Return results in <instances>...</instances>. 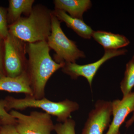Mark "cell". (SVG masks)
I'll return each mask as SVG.
<instances>
[{
    "label": "cell",
    "mask_w": 134,
    "mask_h": 134,
    "mask_svg": "<svg viewBox=\"0 0 134 134\" xmlns=\"http://www.w3.org/2000/svg\"><path fill=\"white\" fill-rule=\"evenodd\" d=\"M34 0H9L7 8V21L10 25L21 17L22 14L29 16L33 8Z\"/></svg>",
    "instance_id": "14"
},
{
    "label": "cell",
    "mask_w": 134,
    "mask_h": 134,
    "mask_svg": "<svg viewBox=\"0 0 134 134\" xmlns=\"http://www.w3.org/2000/svg\"><path fill=\"white\" fill-rule=\"evenodd\" d=\"M26 49L29 58L26 72L33 93L32 97L41 99L45 97V87L48 80L65 63H58L53 59L47 41L26 43Z\"/></svg>",
    "instance_id": "1"
},
{
    "label": "cell",
    "mask_w": 134,
    "mask_h": 134,
    "mask_svg": "<svg viewBox=\"0 0 134 134\" xmlns=\"http://www.w3.org/2000/svg\"><path fill=\"white\" fill-rule=\"evenodd\" d=\"M0 91L24 93L26 96H33L30 81L26 72L15 77L6 76L0 78Z\"/></svg>",
    "instance_id": "10"
},
{
    "label": "cell",
    "mask_w": 134,
    "mask_h": 134,
    "mask_svg": "<svg viewBox=\"0 0 134 134\" xmlns=\"http://www.w3.org/2000/svg\"><path fill=\"white\" fill-rule=\"evenodd\" d=\"M120 134V133H119V134Z\"/></svg>",
    "instance_id": "23"
},
{
    "label": "cell",
    "mask_w": 134,
    "mask_h": 134,
    "mask_svg": "<svg viewBox=\"0 0 134 134\" xmlns=\"http://www.w3.org/2000/svg\"><path fill=\"white\" fill-rule=\"evenodd\" d=\"M134 86V54L126 65L124 77L120 83V88L125 97L132 92Z\"/></svg>",
    "instance_id": "15"
},
{
    "label": "cell",
    "mask_w": 134,
    "mask_h": 134,
    "mask_svg": "<svg viewBox=\"0 0 134 134\" xmlns=\"http://www.w3.org/2000/svg\"><path fill=\"white\" fill-rule=\"evenodd\" d=\"M75 125V121L69 119L65 122L54 125V130L57 134H76Z\"/></svg>",
    "instance_id": "16"
},
{
    "label": "cell",
    "mask_w": 134,
    "mask_h": 134,
    "mask_svg": "<svg viewBox=\"0 0 134 134\" xmlns=\"http://www.w3.org/2000/svg\"><path fill=\"white\" fill-rule=\"evenodd\" d=\"M2 125L1 122V121H0V129H1V128Z\"/></svg>",
    "instance_id": "22"
},
{
    "label": "cell",
    "mask_w": 134,
    "mask_h": 134,
    "mask_svg": "<svg viewBox=\"0 0 134 134\" xmlns=\"http://www.w3.org/2000/svg\"><path fill=\"white\" fill-rule=\"evenodd\" d=\"M6 110H23L28 108H39L50 115L57 117L59 122H65L71 116V113L79 109L78 103L66 99L60 102L51 101L44 97L36 99L32 97L26 96L24 98L17 99L8 96L5 99Z\"/></svg>",
    "instance_id": "3"
},
{
    "label": "cell",
    "mask_w": 134,
    "mask_h": 134,
    "mask_svg": "<svg viewBox=\"0 0 134 134\" xmlns=\"http://www.w3.org/2000/svg\"><path fill=\"white\" fill-rule=\"evenodd\" d=\"M53 2L55 9L68 12L72 17L82 20L83 13L92 6L90 0H55Z\"/></svg>",
    "instance_id": "13"
},
{
    "label": "cell",
    "mask_w": 134,
    "mask_h": 134,
    "mask_svg": "<svg viewBox=\"0 0 134 134\" xmlns=\"http://www.w3.org/2000/svg\"><path fill=\"white\" fill-rule=\"evenodd\" d=\"M112 108L113 118L106 134H118L120 127L127 115L134 111V92L123 97L121 100H113Z\"/></svg>",
    "instance_id": "9"
},
{
    "label": "cell",
    "mask_w": 134,
    "mask_h": 134,
    "mask_svg": "<svg viewBox=\"0 0 134 134\" xmlns=\"http://www.w3.org/2000/svg\"><path fill=\"white\" fill-rule=\"evenodd\" d=\"M6 102L5 99L0 100V121L2 125L15 126L16 119L6 110Z\"/></svg>",
    "instance_id": "17"
},
{
    "label": "cell",
    "mask_w": 134,
    "mask_h": 134,
    "mask_svg": "<svg viewBox=\"0 0 134 134\" xmlns=\"http://www.w3.org/2000/svg\"><path fill=\"white\" fill-rule=\"evenodd\" d=\"M7 14V8L0 7V37L3 39L9 34Z\"/></svg>",
    "instance_id": "18"
},
{
    "label": "cell",
    "mask_w": 134,
    "mask_h": 134,
    "mask_svg": "<svg viewBox=\"0 0 134 134\" xmlns=\"http://www.w3.org/2000/svg\"><path fill=\"white\" fill-rule=\"evenodd\" d=\"M134 122V111L133 112V115L132 117H131V119H130L127 121L126 122V126L127 128L129 127L131 125L133 124V122Z\"/></svg>",
    "instance_id": "21"
},
{
    "label": "cell",
    "mask_w": 134,
    "mask_h": 134,
    "mask_svg": "<svg viewBox=\"0 0 134 134\" xmlns=\"http://www.w3.org/2000/svg\"><path fill=\"white\" fill-rule=\"evenodd\" d=\"M127 52L126 49L118 50L105 49L104 55L96 62L84 65H79L76 63H66L62 68V71L69 76L72 79H76L79 77L86 78L91 87L95 76L100 67L107 61L116 56L125 55Z\"/></svg>",
    "instance_id": "7"
},
{
    "label": "cell",
    "mask_w": 134,
    "mask_h": 134,
    "mask_svg": "<svg viewBox=\"0 0 134 134\" xmlns=\"http://www.w3.org/2000/svg\"><path fill=\"white\" fill-rule=\"evenodd\" d=\"M0 134H19L15 126L13 125H2L0 129Z\"/></svg>",
    "instance_id": "20"
},
{
    "label": "cell",
    "mask_w": 134,
    "mask_h": 134,
    "mask_svg": "<svg viewBox=\"0 0 134 134\" xmlns=\"http://www.w3.org/2000/svg\"><path fill=\"white\" fill-rule=\"evenodd\" d=\"M52 12L60 21L65 23L68 27L73 30L80 37L88 39L92 37L93 31L82 19L72 17L60 10L55 9Z\"/></svg>",
    "instance_id": "12"
},
{
    "label": "cell",
    "mask_w": 134,
    "mask_h": 134,
    "mask_svg": "<svg viewBox=\"0 0 134 134\" xmlns=\"http://www.w3.org/2000/svg\"><path fill=\"white\" fill-rule=\"evenodd\" d=\"M4 66L7 76L15 77L26 72V43L9 34L4 39Z\"/></svg>",
    "instance_id": "5"
},
{
    "label": "cell",
    "mask_w": 134,
    "mask_h": 134,
    "mask_svg": "<svg viewBox=\"0 0 134 134\" xmlns=\"http://www.w3.org/2000/svg\"><path fill=\"white\" fill-rule=\"evenodd\" d=\"M92 37L107 50H118L130 43L129 40L123 35L103 31H93Z\"/></svg>",
    "instance_id": "11"
},
{
    "label": "cell",
    "mask_w": 134,
    "mask_h": 134,
    "mask_svg": "<svg viewBox=\"0 0 134 134\" xmlns=\"http://www.w3.org/2000/svg\"><path fill=\"white\" fill-rule=\"evenodd\" d=\"M5 43L4 39L0 37V78L7 76L4 66Z\"/></svg>",
    "instance_id": "19"
},
{
    "label": "cell",
    "mask_w": 134,
    "mask_h": 134,
    "mask_svg": "<svg viewBox=\"0 0 134 134\" xmlns=\"http://www.w3.org/2000/svg\"><path fill=\"white\" fill-rule=\"evenodd\" d=\"M112 114V102L98 100L89 113L81 134H103L110 126Z\"/></svg>",
    "instance_id": "8"
},
{
    "label": "cell",
    "mask_w": 134,
    "mask_h": 134,
    "mask_svg": "<svg viewBox=\"0 0 134 134\" xmlns=\"http://www.w3.org/2000/svg\"><path fill=\"white\" fill-rule=\"evenodd\" d=\"M52 31L47 42L55 52L54 59L58 63H75L79 58H85L84 53L77 48L74 41L69 39L63 31L60 21L52 10Z\"/></svg>",
    "instance_id": "4"
},
{
    "label": "cell",
    "mask_w": 134,
    "mask_h": 134,
    "mask_svg": "<svg viewBox=\"0 0 134 134\" xmlns=\"http://www.w3.org/2000/svg\"><path fill=\"white\" fill-rule=\"evenodd\" d=\"M52 10L41 5L32 8L26 17H21L8 25L10 33L26 43L47 41L52 31Z\"/></svg>",
    "instance_id": "2"
},
{
    "label": "cell",
    "mask_w": 134,
    "mask_h": 134,
    "mask_svg": "<svg viewBox=\"0 0 134 134\" xmlns=\"http://www.w3.org/2000/svg\"><path fill=\"white\" fill-rule=\"evenodd\" d=\"M9 114L16 119L19 134H51L54 129L51 115L45 112L33 111L26 115L12 110Z\"/></svg>",
    "instance_id": "6"
}]
</instances>
